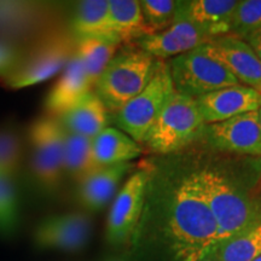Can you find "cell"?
Listing matches in <instances>:
<instances>
[{
	"mask_svg": "<svg viewBox=\"0 0 261 261\" xmlns=\"http://www.w3.org/2000/svg\"><path fill=\"white\" fill-rule=\"evenodd\" d=\"M261 28V0H242L234 9L228 35L242 40Z\"/></svg>",
	"mask_w": 261,
	"mask_h": 261,
	"instance_id": "cell-28",
	"label": "cell"
},
{
	"mask_svg": "<svg viewBox=\"0 0 261 261\" xmlns=\"http://www.w3.org/2000/svg\"><path fill=\"white\" fill-rule=\"evenodd\" d=\"M208 144L228 154L261 156L259 112H250L204 127Z\"/></svg>",
	"mask_w": 261,
	"mask_h": 261,
	"instance_id": "cell-11",
	"label": "cell"
},
{
	"mask_svg": "<svg viewBox=\"0 0 261 261\" xmlns=\"http://www.w3.org/2000/svg\"><path fill=\"white\" fill-rule=\"evenodd\" d=\"M120 45L119 41L112 38H90L76 41L75 52L83 63L92 87L108 63L115 56Z\"/></svg>",
	"mask_w": 261,
	"mask_h": 261,
	"instance_id": "cell-25",
	"label": "cell"
},
{
	"mask_svg": "<svg viewBox=\"0 0 261 261\" xmlns=\"http://www.w3.org/2000/svg\"><path fill=\"white\" fill-rule=\"evenodd\" d=\"M102 261H133L132 255H130L129 248L125 250H120V252L108 254L107 256L103 257Z\"/></svg>",
	"mask_w": 261,
	"mask_h": 261,
	"instance_id": "cell-32",
	"label": "cell"
},
{
	"mask_svg": "<svg viewBox=\"0 0 261 261\" xmlns=\"http://www.w3.org/2000/svg\"><path fill=\"white\" fill-rule=\"evenodd\" d=\"M204 48L241 85L261 93V60L247 41L227 34L212 39L204 45Z\"/></svg>",
	"mask_w": 261,
	"mask_h": 261,
	"instance_id": "cell-12",
	"label": "cell"
},
{
	"mask_svg": "<svg viewBox=\"0 0 261 261\" xmlns=\"http://www.w3.org/2000/svg\"><path fill=\"white\" fill-rule=\"evenodd\" d=\"M259 116H260V126H261V108L259 109Z\"/></svg>",
	"mask_w": 261,
	"mask_h": 261,
	"instance_id": "cell-34",
	"label": "cell"
},
{
	"mask_svg": "<svg viewBox=\"0 0 261 261\" xmlns=\"http://www.w3.org/2000/svg\"><path fill=\"white\" fill-rule=\"evenodd\" d=\"M146 184L148 171L143 166L132 173L117 191L108 214L106 227L107 242L112 247L117 249L129 248L144 208Z\"/></svg>",
	"mask_w": 261,
	"mask_h": 261,
	"instance_id": "cell-9",
	"label": "cell"
},
{
	"mask_svg": "<svg viewBox=\"0 0 261 261\" xmlns=\"http://www.w3.org/2000/svg\"><path fill=\"white\" fill-rule=\"evenodd\" d=\"M21 142L12 129H0V174L14 179L21 165Z\"/></svg>",
	"mask_w": 261,
	"mask_h": 261,
	"instance_id": "cell-29",
	"label": "cell"
},
{
	"mask_svg": "<svg viewBox=\"0 0 261 261\" xmlns=\"http://www.w3.org/2000/svg\"><path fill=\"white\" fill-rule=\"evenodd\" d=\"M108 16L109 0L79 2L70 17L69 34L75 41L90 38H112L108 29Z\"/></svg>",
	"mask_w": 261,
	"mask_h": 261,
	"instance_id": "cell-20",
	"label": "cell"
},
{
	"mask_svg": "<svg viewBox=\"0 0 261 261\" xmlns=\"http://www.w3.org/2000/svg\"><path fill=\"white\" fill-rule=\"evenodd\" d=\"M244 41L248 42V45L253 48L257 57L261 60V28L255 33H253L252 35H249Z\"/></svg>",
	"mask_w": 261,
	"mask_h": 261,
	"instance_id": "cell-31",
	"label": "cell"
},
{
	"mask_svg": "<svg viewBox=\"0 0 261 261\" xmlns=\"http://www.w3.org/2000/svg\"><path fill=\"white\" fill-rule=\"evenodd\" d=\"M212 38L185 21H174L165 31L144 35L136 41L140 50L163 62L208 44Z\"/></svg>",
	"mask_w": 261,
	"mask_h": 261,
	"instance_id": "cell-14",
	"label": "cell"
},
{
	"mask_svg": "<svg viewBox=\"0 0 261 261\" xmlns=\"http://www.w3.org/2000/svg\"><path fill=\"white\" fill-rule=\"evenodd\" d=\"M220 261H254L261 256V214L215 247Z\"/></svg>",
	"mask_w": 261,
	"mask_h": 261,
	"instance_id": "cell-22",
	"label": "cell"
},
{
	"mask_svg": "<svg viewBox=\"0 0 261 261\" xmlns=\"http://www.w3.org/2000/svg\"><path fill=\"white\" fill-rule=\"evenodd\" d=\"M58 121L68 132L93 139L108 127L109 112L91 91L68 112L58 116Z\"/></svg>",
	"mask_w": 261,
	"mask_h": 261,
	"instance_id": "cell-18",
	"label": "cell"
},
{
	"mask_svg": "<svg viewBox=\"0 0 261 261\" xmlns=\"http://www.w3.org/2000/svg\"><path fill=\"white\" fill-rule=\"evenodd\" d=\"M174 92L168 63L159 61L145 89L114 114V122L137 143H143Z\"/></svg>",
	"mask_w": 261,
	"mask_h": 261,
	"instance_id": "cell-6",
	"label": "cell"
},
{
	"mask_svg": "<svg viewBox=\"0 0 261 261\" xmlns=\"http://www.w3.org/2000/svg\"><path fill=\"white\" fill-rule=\"evenodd\" d=\"M28 135L32 180L40 194H57L65 178L63 126L57 117L41 116L32 123Z\"/></svg>",
	"mask_w": 261,
	"mask_h": 261,
	"instance_id": "cell-5",
	"label": "cell"
},
{
	"mask_svg": "<svg viewBox=\"0 0 261 261\" xmlns=\"http://www.w3.org/2000/svg\"><path fill=\"white\" fill-rule=\"evenodd\" d=\"M197 177L217 223L220 241L261 214V203L254 194L252 180L243 179L242 174L230 165L219 162L197 165Z\"/></svg>",
	"mask_w": 261,
	"mask_h": 261,
	"instance_id": "cell-2",
	"label": "cell"
},
{
	"mask_svg": "<svg viewBox=\"0 0 261 261\" xmlns=\"http://www.w3.org/2000/svg\"><path fill=\"white\" fill-rule=\"evenodd\" d=\"M139 5L148 34L165 31L174 23L177 0H142Z\"/></svg>",
	"mask_w": 261,
	"mask_h": 261,
	"instance_id": "cell-27",
	"label": "cell"
},
{
	"mask_svg": "<svg viewBox=\"0 0 261 261\" xmlns=\"http://www.w3.org/2000/svg\"><path fill=\"white\" fill-rule=\"evenodd\" d=\"M201 261H220L219 256H218V254H217V250H215V248L212 250L210 254H208L207 256H204Z\"/></svg>",
	"mask_w": 261,
	"mask_h": 261,
	"instance_id": "cell-33",
	"label": "cell"
},
{
	"mask_svg": "<svg viewBox=\"0 0 261 261\" xmlns=\"http://www.w3.org/2000/svg\"><path fill=\"white\" fill-rule=\"evenodd\" d=\"M158 62L137 46L128 44L117 50L93 86L109 114H116L145 89Z\"/></svg>",
	"mask_w": 261,
	"mask_h": 261,
	"instance_id": "cell-3",
	"label": "cell"
},
{
	"mask_svg": "<svg viewBox=\"0 0 261 261\" xmlns=\"http://www.w3.org/2000/svg\"><path fill=\"white\" fill-rule=\"evenodd\" d=\"M19 224V205L14 179L0 174V237H11Z\"/></svg>",
	"mask_w": 261,
	"mask_h": 261,
	"instance_id": "cell-26",
	"label": "cell"
},
{
	"mask_svg": "<svg viewBox=\"0 0 261 261\" xmlns=\"http://www.w3.org/2000/svg\"><path fill=\"white\" fill-rule=\"evenodd\" d=\"M92 149L96 162L100 167L130 162L143 154L139 143L114 127H107L94 137Z\"/></svg>",
	"mask_w": 261,
	"mask_h": 261,
	"instance_id": "cell-19",
	"label": "cell"
},
{
	"mask_svg": "<svg viewBox=\"0 0 261 261\" xmlns=\"http://www.w3.org/2000/svg\"><path fill=\"white\" fill-rule=\"evenodd\" d=\"M76 41L70 34H56L39 44L17 68L0 83L10 90H21L50 80L62 73L73 57Z\"/></svg>",
	"mask_w": 261,
	"mask_h": 261,
	"instance_id": "cell-8",
	"label": "cell"
},
{
	"mask_svg": "<svg viewBox=\"0 0 261 261\" xmlns=\"http://www.w3.org/2000/svg\"><path fill=\"white\" fill-rule=\"evenodd\" d=\"M236 0H180L174 21H185L214 39L230 33Z\"/></svg>",
	"mask_w": 261,
	"mask_h": 261,
	"instance_id": "cell-15",
	"label": "cell"
},
{
	"mask_svg": "<svg viewBox=\"0 0 261 261\" xmlns=\"http://www.w3.org/2000/svg\"><path fill=\"white\" fill-rule=\"evenodd\" d=\"M63 159L65 177L79 184L85 178L100 168L96 162L92 149V139L74 135L64 129Z\"/></svg>",
	"mask_w": 261,
	"mask_h": 261,
	"instance_id": "cell-23",
	"label": "cell"
},
{
	"mask_svg": "<svg viewBox=\"0 0 261 261\" xmlns=\"http://www.w3.org/2000/svg\"><path fill=\"white\" fill-rule=\"evenodd\" d=\"M92 220L87 214L73 212L45 218L35 227L33 241L39 249L76 253L87 246Z\"/></svg>",
	"mask_w": 261,
	"mask_h": 261,
	"instance_id": "cell-10",
	"label": "cell"
},
{
	"mask_svg": "<svg viewBox=\"0 0 261 261\" xmlns=\"http://www.w3.org/2000/svg\"><path fill=\"white\" fill-rule=\"evenodd\" d=\"M135 166L130 162L107 166L94 171L77 184L76 197L85 211L96 213L109 204L117 194L123 177Z\"/></svg>",
	"mask_w": 261,
	"mask_h": 261,
	"instance_id": "cell-16",
	"label": "cell"
},
{
	"mask_svg": "<svg viewBox=\"0 0 261 261\" xmlns=\"http://www.w3.org/2000/svg\"><path fill=\"white\" fill-rule=\"evenodd\" d=\"M91 91H93L92 85L85 73L80 58L74 52L60 79L48 92L44 103L45 109L50 116H61Z\"/></svg>",
	"mask_w": 261,
	"mask_h": 261,
	"instance_id": "cell-17",
	"label": "cell"
},
{
	"mask_svg": "<svg viewBox=\"0 0 261 261\" xmlns=\"http://www.w3.org/2000/svg\"><path fill=\"white\" fill-rule=\"evenodd\" d=\"M204 127L194 98L174 92L143 143L160 156L173 155L190 144Z\"/></svg>",
	"mask_w": 261,
	"mask_h": 261,
	"instance_id": "cell-4",
	"label": "cell"
},
{
	"mask_svg": "<svg viewBox=\"0 0 261 261\" xmlns=\"http://www.w3.org/2000/svg\"><path fill=\"white\" fill-rule=\"evenodd\" d=\"M22 60V55L19 54L17 48L8 42L0 40V77L8 76L11 74L19 62Z\"/></svg>",
	"mask_w": 261,
	"mask_h": 261,
	"instance_id": "cell-30",
	"label": "cell"
},
{
	"mask_svg": "<svg viewBox=\"0 0 261 261\" xmlns=\"http://www.w3.org/2000/svg\"><path fill=\"white\" fill-rule=\"evenodd\" d=\"M204 123L212 125L250 112H259L261 93L244 85H234L196 98Z\"/></svg>",
	"mask_w": 261,
	"mask_h": 261,
	"instance_id": "cell-13",
	"label": "cell"
},
{
	"mask_svg": "<svg viewBox=\"0 0 261 261\" xmlns=\"http://www.w3.org/2000/svg\"><path fill=\"white\" fill-rule=\"evenodd\" d=\"M108 29L113 39L122 42H136L148 35L139 2L137 0H109Z\"/></svg>",
	"mask_w": 261,
	"mask_h": 261,
	"instance_id": "cell-21",
	"label": "cell"
},
{
	"mask_svg": "<svg viewBox=\"0 0 261 261\" xmlns=\"http://www.w3.org/2000/svg\"><path fill=\"white\" fill-rule=\"evenodd\" d=\"M175 92L190 98L238 85L236 77L203 46L172 58L168 63Z\"/></svg>",
	"mask_w": 261,
	"mask_h": 261,
	"instance_id": "cell-7",
	"label": "cell"
},
{
	"mask_svg": "<svg viewBox=\"0 0 261 261\" xmlns=\"http://www.w3.org/2000/svg\"><path fill=\"white\" fill-rule=\"evenodd\" d=\"M254 261H261V256H259L256 260H254Z\"/></svg>",
	"mask_w": 261,
	"mask_h": 261,
	"instance_id": "cell-35",
	"label": "cell"
},
{
	"mask_svg": "<svg viewBox=\"0 0 261 261\" xmlns=\"http://www.w3.org/2000/svg\"><path fill=\"white\" fill-rule=\"evenodd\" d=\"M47 9L38 3L2 2L0 34L19 35L31 32L46 17Z\"/></svg>",
	"mask_w": 261,
	"mask_h": 261,
	"instance_id": "cell-24",
	"label": "cell"
},
{
	"mask_svg": "<svg viewBox=\"0 0 261 261\" xmlns=\"http://www.w3.org/2000/svg\"><path fill=\"white\" fill-rule=\"evenodd\" d=\"M145 202L129 244L133 261H201L219 243L197 165L181 158L146 162Z\"/></svg>",
	"mask_w": 261,
	"mask_h": 261,
	"instance_id": "cell-1",
	"label": "cell"
}]
</instances>
